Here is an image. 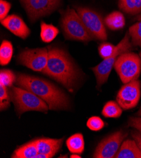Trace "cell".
<instances>
[{
    "mask_svg": "<svg viewBox=\"0 0 141 158\" xmlns=\"http://www.w3.org/2000/svg\"><path fill=\"white\" fill-rule=\"evenodd\" d=\"M137 115L138 117H141V107H140V108L139 109V110L138 111Z\"/></svg>",
    "mask_w": 141,
    "mask_h": 158,
    "instance_id": "obj_33",
    "label": "cell"
},
{
    "mask_svg": "<svg viewBox=\"0 0 141 158\" xmlns=\"http://www.w3.org/2000/svg\"><path fill=\"white\" fill-rule=\"evenodd\" d=\"M128 124L129 127L134 128L141 133V117H132L129 119Z\"/></svg>",
    "mask_w": 141,
    "mask_h": 158,
    "instance_id": "obj_28",
    "label": "cell"
},
{
    "mask_svg": "<svg viewBox=\"0 0 141 158\" xmlns=\"http://www.w3.org/2000/svg\"><path fill=\"white\" fill-rule=\"evenodd\" d=\"M87 126L92 131H99L104 127V122L100 117L93 116L88 119Z\"/></svg>",
    "mask_w": 141,
    "mask_h": 158,
    "instance_id": "obj_25",
    "label": "cell"
},
{
    "mask_svg": "<svg viewBox=\"0 0 141 158\" xmlns=\"http://www.w3.org/2000/svg\"><path fill=\"white\" fill-rule=\"evenodd\" d=\"M140 57H141V52H140Z\"/></svg>",
    "mask_w": 141,
    "mask_h": 158,
    "instance_id": "obj_34",
    "label": "cell"
},
{
    "mask_svg": "<svg viewBox=\"0 0 141 158\" xmlns=\"http://www.w3.org/2000/svg\"><path fill=\"white\" fill-rule=\"evenodd\" d=\"M17 77L14 73L9 69H2L0 72V84L3 86H11L13 83L16 81Z\"/></svg>",
    "mask_w": 141,
    "mask_h": 158,
    "instance_id": "obj_23",
    "label": "cell"
},
{
    "mask_svg": "<svg viewBox=\"0 0 141 158\" xmlns=\"http://www.w3.org/2000/svg\"><path fill=\"white\" fill-rule=\"evenodd\" d=\"M11 4L5 0H0V20H2L7 17L10 10Z\"/></svg>",
    "mask_w": 141,
    "mask_h": 158,
    "instance_id": "obj_27",
    "label": "cell"
},
{
    "mask_svg": "<svg viewBox=\"0 0 141 158\" xmlns=\"http://www.w3.org/2000/svg\"><path fill=\"white\" fill-rule=\"evenodd\" d=\"M11 98L9 97L6 86L0 84V110L3 111L7 109L10 105Z\"/></svg>",
    "mask_w": 141,
    "mask_h": 158,
    "instance_id": "obj_24",
    "label": "cell"
},
{
    "mask_svg": "<svg viewBox=\"0 0 141 158\" xmlns=\"http://www.w3.org/2000/svg\"><path fill=\"white\" fill-rule=\"evenodd\" d=\"M59 1H61V0H59Z\"/></svg>",
    "mask_w": 141,
    "mask_h": 158,
    "instance_id": "obj_35",
    "label": "cell"
},
{
    "mask_svg": "<svg viewBox=\"0 0 141 158\" xmlns=\"http://www.w3.org/2000/svg\"><path fill=\"white\" fill-rule=\"evenodd\" d=\"M128 134L122 131H117L102 140L98 145L93 157L113 158L120 149V145Z\"/></svg>",
    "mask_w": 141,
    "mask_h": 158,
    "instance_id": "obj_10",
    "label": "cell"
},
{
    "mask_svg": "<svg viewBox=\"0 0 141 158\" xmlns=\"http://www.w3.org/2000/svg\"><path fill=\"white\" fill-rule=\"evenodd\" d=\"M115 158H141V151L134 140H125Z\"/></svg>",
    "mask_w": 141,
    "mask_h": 158,
    "instance_id": "obj_14",
    "label": "cell"
},
{
    "mask_svg": "<svg viewBox=\"0 0 141 158\" xmlns=\"http://www.w3.org/2000/svg\"><path fill=\"white\" fill-rule=\"evenodd\" d=\"M131 47L132 44L130 42L129 33H126L123 39L116 45L114 53L111 56L104 59L98 65L92 68L96 78L98 88H100L107 82L109 74L115 66L118 57L122 53L129 52Z\"/></svg>",
    "mask_w": 141,
    "mask_h": 158,
    "instance_id": "obj_6",
    "label": "cell"
},
{
    "mask_svg": "<svg viewBox=\"0 0 141 158\" xmlns=\"http://www.w3.org/2000/svg\"><path fill=\"white\" fill-rule=\"evenodd\" d=\"M129 34L132 44L141 47V20L129 28Z\"/></svg>",
    "mask_w": 141,
    "mask_h": 158,
    "instance_id": "obj_22",
    "label": "cell"
},
{
    "mask_svg": "<svg viewBox=\"0 0 141 158\" xmlns=\"http://www.w3.org/2000/svg\"><path fill=\"white\" fill-rule=\"evenodd\" d=\"M1 23L12 34L25 39L30 34V30L24 21L16 15H11L1 20Z\"/></svg>",
    "mask_w": 141,
    "mask_h": 158,
    "instance_id": "obj_12",
    "label": "cell"
},
{
    "mask_svg": "<svg viewBox=\"0 0 141 158\" xmlns=\"http://www.w3.org/2000/svg\"><path fill=\"white\" fill-rule=\"evenodd\" d=\"M35 143L38 153L48 156L49 158L53 157L61 149L64 139H48L42 138L35 140Z\"/></svg>",
    "mask_w": 141,
    "mask_h": 158,
    "instance_id": "obj_13",
    "label": "cell"
},
{
    "mask_svg": "<svg viewBox=\"0 0 141 158\" xmlns=\"http://www.w3.org/2000/svg\"><path fill=\"white\" fill-rule=\"evenodd\" d=\"M61 27L68 39L84 42L93 39L79 14L73 9L68 8L61 14Z\"/></svg>",
    "mask_w": 141,
    "mask_h": 158,
    "instance_id": "obj_4",
    "label": "cell"
},
{
    "mask_svg": "<svg viewBox=\"0 0 141 158\" xmlns=\"http://www.w3.org/2000/svg\"><path fill=\"white\" fill-rule=\"evenodd\" d=\"M16 83L24 89L32 91L48 104L50 110H67L69 108V100L61 89L44 79L19 73Z\"/></svg>",
    "mask_w": 141,
    "mask_h": 158,
    "instance_id": "obj_2",
    "label": "cell"
},
{
    "mask_svg": "<svg viewBox=\"0 0 141 158\" xmlns=\"http://www.w3.org/2000/svg\"><path fill=\"white\" fill-rule=\"evenodd\" d=\"M13 48L11 43L3 40L0 47V64L2 66L8 64L13 56Z\"/></svg>",
    "mask_w": 141,
    "mask_h": 158,
    "instance_id": "obj_21",
    "label": "cell"
},
{
    "mask_svg": "<svg viewBox=\"0 0 141 158\" xmlns=\"http://www.w3.org/2000/svg\"><path fill=\"white\" fill-rule=\"evenodd\" d=\"M66 144L70 152L77 154L83 153L85 148L83 135L80 133L73 134L67 139Z\"/></svg>",
    "mask_w": 141,
    "mask_h": 158,
    "instance_id": "obj_16",
    "label": "cell"
},
{
    "mask_svg": "<svg viewBox=\"0 0 141 158\" xmlns=\"http://www.w3.org/2000/svg\"><path fill=\"white\" fill-rule=\"evenodd\" d=\"M118 6L128 14L139 15L141 13V0H119Z\"/></svg>",
    "mask_w": 141,
    "mask_h": 158,
    "instance_id": "obj_19",
    "label": "cell"
},
{
    "mask_svg": "<svg viewBox=\"0 0 141 158\" xmlns=\"http://www.w3.org/2000/svg\"><path fill=\"white\" fill-rule=\"evenodd\" d=\"M20 2L31 22L51 14L60 4L59 0H20Z\"/></svg>",
    "mask_w": 141,
    "mask_h": 158,
    "instance_id": "obj_9",
    "label": "cell"
},
{
    "mask_svg": "<svg viewBox=\"0 0 141 158\" xmlns=\"http://www.w3.org/2000/svg\"><path fill=\"white\" fill-rule=\"evenodd\" d=\"M140 81L136 80L125 84L120 88L117 102L123 110L132 109L137 106L140 98Z\"/></svg>",
    "mask_w": 141,
    "mask_h": 158,
    "instance_id": "obj_11",
    "label": "cell"
},
{
    "mask_svg": "<svg viewBox=\"0 0 141 158\" xmlns=\"http://www.w3.org/2000/svg\"><path fill=\"white\" fill-rule=\"evenodd\" d=\"M106 26L112 30H118L124 27L125 19L123 15L120 11H113L109 14L104 20Z\"/></svg>",
    "mask_w": 141,
    "mask_h": 158,
    "instance_id": "obj_17",
    "label": "cell"
},
{
    "mask_svg": "<svg viewBox=\"0 0 141 158\" xmlns=\"http://www.w3.org/2000/svg\"><path fill=\"white\" fill-rule=\"evenodd\" d=\"M122 108L114 101H109L104 106L102 114L106 118H118L122 114Z\"/></svg>",
    "mask_w": 141,
    "mask_h": 158,
    "instance_id": "obj_20",
    "label": "cell"
},
{
    "mask_svg": "<svg viewBox=\"0 0 141 158\" xmlns=\"http://www.w3.org/2000/svg\"><path fill=\"white\" fill-rule=\"evenodd\" d=\"M59 30L51 24H47L44 22L41 23V39L45 43L52 42L58 35Z\"/></svg>",
    "mask_w": 141,
    "mask_h": 158,
    "instance_id": "obj_18",
    "label": "cell"
},
{
    "mask_svg": "<svg viewBox=\"0 0 141 158\" xmlns=\"http://www.w3.org/2000/svg\"><path fill=\"white\" fill-rule=\"evenodd\" d=\"M36 158H49L48 156H46V154H41V153H38L37 154V156H36Z\"/></svg>",
    "mask_w": 141,
    "mask_h": 158,
    "instance_id": "obj_30",
    "label": "cell"
},
{
    "mask_svg": "<svg viewBox=\"0 0 141 158\" xmlns=\"http://www.w3.org/2000/svg\"><path fill=\"white\" fill-rule=\"evenodd\" d=\"M48 64L43 73L72 92L81 77L80 71L70 56L58 47H50Z\"/></svg>",
    "mask_w": 141,
    "mask_h": 158,
    "instance_id": "obj_1",
    "label": "cell"
},
{
    "mask_svg": "<svg viewBox=\"0 0 141 158\" xmlns=\"http://www.w3.org/2000/svg\"><path fill=\"white\" fill-rule=\"evenodd\" d=\"M114 67L122 83L126 84L139 77L141 59L134 52H124L118 57Z\"/></svg>",
    "mask_w": 141,
    "mask_h": 158,
    "instance_id": "obj_5",
    "label": "cell"
},
{
    "mask_svg": "<svg viewBox=\"0 0 141 158\" xmlns=\"http://www.w3.org/2000/svg\"><path fill=\"white\" fill-rule=\"evenodd\" d=\"M71 157H72V158H73V157H78V158H79V157H80V158H81V157L80 156H79V155H78L77 154H74L73 155H72V156H71Z\"/></svg>",
    "mask_w": 141,
    "mask_h": 158,
    "instance_id": "obj_32",
    "label": "cell"
},
{
    "mask_svg": "<svg viewBox=\"0 0 141 158\" xmlns=\"http://www.w3.org/2000/svg\"><path fill=\"white\" fill-rule=\"evenodd\" d=\"M10 96L19 115L29 111L47 113L50 109L48 104L36 94L21 87H12Z\"/></svg>",
    "mask_w": 141,
    "mask_h": 158,
    "instance_id": "obj_3",
    "label": "cell"
},
{
    "mask_svg": "<svg viewBox=\"0 0 141 158\" xmlns=\"http://www.w3.org/2000/svg\"><path fill=\"white\" fill-rule=\"evenodd\" d=\"M38 154V151L35 141L29 143L19 147L13 152V158H35Z\"/></svg>",
    "mask_w": 141,
    "mask_h": 158,
    "instance_id": "obj_15",
    "label": "cell"
},
{
    "mask_svg": "<svg viewBox=\"0 0 141 158\" xmlns=\"http://www.w3.org/2000/svg\"><path fill=\"white\" fill-rule=\"evenodd\" d=\"M116 46L109 43H103L98 47V51L100 56L103 59H106L111 56L115 52Z\"/></svg>",
    "mask_w": 141,
    "mask_h": 158,
    "instance_id": "obj_26",
    "label": "cell"
},
{
    "mask_svg": "<svg viewBox=\"0 0 141 158\" xmlns=\"http://www.w3.org/2000/svg\"><path fill=\"white\" fill-rule=\"evenodd\" d=\"M89 34L93 39L105 41L107 40V33L101 16L96 11L85 7H76Z\"/></svg>",
    "mask_w": 141,
    "mask_h": 158,
    "instance_id": "obj_7",
    "label": "cell"
},
{
    "mask_svg": "<svg viewBox=\"0 0 141 158\" xmlns=\"http://www.w3.org/2000/svg\"><path fill=\"white\" fill-rule=\"evenodd\" d=\"M48 51L46 48L25 49L17 58L20 64L36 72H43L48 64Z\"/></svg>",
    "mask_w": 141,
    "mask_h": 158,
    "instance_id": "obj_8",
    "label": "cell"
},
{
    "mask_svg": "<svg viewBox=\"0 0 141 158\" xmlns=\"http://www.w3.org/2000/svg\"><path fill=\"white\" fill-rule=\"evenodd\" d=\"M135 20H137V21H140L141 20V13L137 16V17L135 19Z\"/></svg>",
    "mask_w": 141,
    "mask_h": 158,
    "instance_id": "obj_31",
    "label": "cell"
},
{
    "mask_svg": "<svg viewBox=\"0 0 141 158\" xmlns=\"http://www.w3.org/2000/svg\"><path fill=\"white\" fill-rule=\"evenodd\" d=\"M132 137L134 140L136 142L137 146H139L140 151H141V133L138 131H132L131 133Z\"/></svg>",
    "mask_w": 141,
    "mask_h": 158,
    "instance_id": "obj_29",
    "label": "cell"
}]
</instances>
